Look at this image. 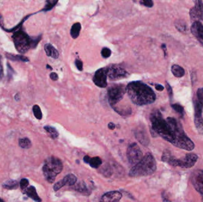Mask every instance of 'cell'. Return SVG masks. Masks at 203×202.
Masks as SVG:
<instances>
[{
  "label": "cell",
  "instance_id": "34",
  "mask_svg": "<svg viewBox=\"0 0 203 202\" xmlns=\"http://www.w3.org/2000/svg\"><path fill=\"white\" fill-rule=\"evenodd\" d=\"M140 3L143 6L149 8H151L154 5L152 0H141Z\"/></svg>",
  "mask_w": 203,
  "mask_h": 202
},
{
  "label": "cell",
  "instance_id": "39",
  "mask_svg": "<svg viewBox=\"0 0 203 202\" xmlns=\"http://www.w3.org/2000/svg\"><path fill=\"white\" fill-rule=\"evenodd\" d=\"M7 68H8V77H12V75L14 72V71L13 69L12 68V67L10 66V64H7Z\"/></svg>",
  "mask_w": 203,
  "mask_h": 202
},
{
  "label": "cell",
  "instance_id": "37",
  "mask_svg": "<svg viewBox=\"0 0 203 202\" xmlns=\"http://www.w3.org/2000/svg\"><path fill=\"white\" fill-rule=\"evenodd\" d=\"M166 88L169 97L170 99H172L173 97V90H172V88L171 86L169 84L168 82H166Z\"/></svg>",
  "mask_w": 203,
  "mask_h": 202
},
{
  "label": "cell",
  "instance_id": "42",
  "mask_svg": "<svg viewBox=\"0 0 203 202\" xmlns=\"http://www.w3.org/2000/svg\"><path fill=\"white\" fill-rule=\"evenodd\" d=\"M155 88L159 91H162L163 90H164L163 86L160 84H157L155 85Z\"/></svg>",
  "mask_w": 203,
  "mask_h": 202
},
{
  "label": "cell",
  "instance_id": "5",
  "mask_svg": "<svg viewBox=\"0 0 203 202\" xmlns=\"http://www.w3.org/2000/svg\"><path fill=\"white\" fill-rule=\"evenodd\" d=\"M12 37L18 52L25 53L31 48L32 38L22 30H18L15 32Z\"/></svg>",
  "mask_w": 203,
  "mask_h": 202
},
{
  "label": "cell",
  "instance_id": "49",
  "mask_svg": "<svg viewBox=\"0 0 203 202\" xmlns=\"http://www.w3.org/2000/svg\"><path fill=\"white\" fill-rule=\"evenodd\" d=\"M202 197H203V196H202Z\"/></svg>",
  "mask_w": 203,
  "mask_h": 202
},
{
  "label": "cell",
  "instance_id": "9",
  "mask_svg": "<svg viewBox=\"0 0 203 202\" xmlns=\"http://www.w3.org/2000/svg\"><path fill=\"white\" fill-rule=\"evenodd\" d=\"M108 68L98 69L94 75L93 78L94 84L100 88H105L107 86Z\"/></svg>",
  "mask_w": 203,
  "mask_h": 202
},
{
  "label": "cell",
  "instance_id": "11",
  "mask_svg": "<svg viewBox=\"0 0 203 202\" xmlns=\"http://www.w3.org/2000/svg\"><path fill=\"white\" fill-rule=\"evenodd\" d=\"M195 6L190 12L192 20L203 21V2L202 0H194Z\"/></svg>",
  "mask_w": 203,
  "mask_h": 202
},
{
  "label": "cell",
  "instance_id": "8",
  "mask_svg": "<svg viewBox=\"0 0 203 202\" xmlns=\"http://www.w3.org/2000/svg\"><path fill=\"white\" fill-rule=\"evenodd\" d=\"M203 104L199 101H195L194 103V123L198 132L201 134H203Z\"/></svg>",
  "mask_w": 203,
  "mask_h": 202
},
{
  "label": "cell",
  "instance_id": "35",
  "mask_svg": "<svg viewBox=\"0 0 203 202\" xmlns=\"http://www.w3.org/2000/svg\"><path fill=\"white\" fill-rule=\"evenodd\" d=\"M29 185V181L26 179H22L20 182V187L22 190H24Z\"/></svg>",
  "mask_w": 203,
  "mask_h": 202
},
{
  "label": "cell",
  "instance_id": "1",
  "mask_svg": "<svg viewBox=\"0 0 203 202\" xmlns=\"http://www.w3.org/2000/svg\"><path fill=\"white\" fill-rule=\"evenodd\" d=\"M150 119L153 136H160L175 145L180 139L186 135L180 122L172 117H168L165 120L158 110L151 113Z\"/></svg>",
  "mask_w": 203,
  "mask_h": 202
},
{
  "label": "cell",
  "instance_id": "18",
  "mask_svg": "<svg viewBox=\"0 0 203 202\" xmlns=\"http://www.w3.org/2000/svg\"><path fill=\"white\" fill-rule=\"evenodd\" d=\"M83 161L85 163L89 164L91 167L93 168H98L102 164V160L98 157V156H95V157H90L89 155H86L83 158Z\"/></svg>",
  "mask_w": 203,
  "mask_h": 202
},
{
  "label": "cell",
  "instance_id": "24",
  "mask_svg": "<svg viewBox=\"0 0 203 202\" xmlns=\"http://www.w3.org/2000/svg\"><path fill=\"white\" fill-rule=\"evenodd\" d=\"M81 24L80 23H76L74 24L71 29L70 34L73 39H76L79 36L80 30H81Z\"/></svg>",
  "mask_w": 203,
  "mask_h": 202
},
{
  "label": "cell",
  "instance_id": "41",
  "mask_svg": "<svg viewBox=\"0 0 203 202\" xmlns=\"http://www.w3.org/2000/svg\"><path fill=\"white\" fill-rule=\"evenodd\" d=\"M3 67L1 61V57H0V79H1L3 77Z\"/></svg>",
  "mask_w": 203,
  "mask_h": 202
},
{
  "label": "cell",
  "instance_id": "40",
  "mask_svg": "<svg viewBox=\"0 0 203 202\" xmlns=\"http://www.w3.org/2000/svg\"><path fill=\"white\" fill-rule=\"evenodd\" d=\"M50 78L53 81L58 80V76L55 72H52L50 74Z\"/></svg>",
  "mask_w": 203,
  "mask_h": 202
},
{
  "label": "cell",
  "instance_id": "36",
  "mask_svg": "<svg viewBox=\"0 0 203 202\" xmlns=\"http://www.w3.org/2000/svg\"><path fill=\"white\" fill-rule=\"evenodd\" d=\"M197 95L198 101L203 104V88H199L198 90Z\"/></svg>",
  "mask_w": 203,
  "mask_h": 202
},
{
  "label": "cell",
  "instance_id": "23",
  "mask_svg": "<svg viewBox=\"0 0 203 202\" xmlns=\"http://www.w3.org/2000/svg\"><path fill=\"white\" fill-rule=\"evenodd\" d=\"M3 187L7 190H16L18 187V182L14 180H8L3 185Z\"/></svg>",
  "mask_w": 203,
  "mask_h": 202
},
{
  "label": "cell",
  "instance_id": "43",
  "mask_svg": "<svg viewBox=\"0 0 203 202\" xmlns=\"http://www.w3.org/2000/svg\"><path fill=\"white\" fill-rule=\"evenodd\" d=\"M162 49L163 52H164L165 57H167V49H166V46L165 44H162Z\"/></svg>",
  "mask_w": 203,
  "mask_h": 202
},
{
  "label": "cell",
  "instance_id": "28",
  "mask_svg": "<svg viewBox=\"0 0 203 202\" xmlns=\"http://www.w3.org/2000/svg\"><path fill=\"white\" fill-rule=\"evenodd\" d=\"M175 26L177 30L182 33H185L188 29L186 24L181 20H177L175 22Z\"/></svg>",
  "mask_w": 203,
  "mask_h": 202
},
{
  "label": "cell",
  "instance_id": "31",
  "mask_svg": "<svg viewBox=\"0 0 203 202\" xmlns=\"http://www.w3.org/2000/svg\"><path fill=\"white\" fill-rule=\"evenodd\" d=\"M171 106H172V109L175 111H176L177 113H178L182 117L184 116V109L182 106H181L180 105L178 104H172Z\"/></svg>",
  "mask_w": 203,
  "mask_h": 202
},
{
  "label": "cell",
  "instance_id": "29",
  "mask_svg": "<svg viewBox=\"0 0 203 202\" xmlns=\"http://www.w3.org/2000/svg\"><path fill=\"white\" fill-rule=\"evenodd\" d=\"M75 189L76 190L78 191L79 192L86 193V195H87V193H89V191L87 189V186L85 184V183H84V182H80L79 184H77V185L76 186Z\"/></svg>",
  "mask_w": 203,
  "mask_h": 202
},
{
  "label": "cell",
  "instance_id": "44",
  "mask_svg": "<svg viewBox=\"0 0 203 202\" xmlns=\"http://www.w3.org/2000/svg\"><path fill=\"white\" fill-rule=\"evenodd\" d=\"M108 127L110 130H114L115 128V125L114 123L110 122L108 124Z\"/></svg>",
  "mask_w": 203,
  "mask_h": 202
},
{
  "label": "cell",
  "instance_id": "6",
  "mask_svg": "<svg viewBox=\"0 0 203 202\" xmlns=\"http://www.w3.org/2000/svg\"><path fill=\"white\" fill-rule=\"evenodd\" d=\"M126 92V87L122 84H116L108 90V100L112 107L122 100Z\"/></svg>",
  "mask_w": 203,
  "mask_h": 202
},
{
  "label": "cell",
  "instance_id": "13",
  "mask_svg": "<svg viewBox=\"0 0 203 202\" xmlns=\"http://www.w3.org/2000/svg\"><path fill=\"white\" fill-rule=\"evenodd\" d=\"M198 160V156L195 154H188L182 159H178V167L185 168H191L195 164Z\"/></svg>",
  "mask_w": 203,
  "mask_h": 202
},
{
  "label": "cell",
  "instance_id": "2",
  "mask_svg": "<svg viewBox=\"0 0 203 202\" xmlns=\"http://www.w3.org/2000/svg\"><path fill=\"white\" fill-rule=\"evenodd\" d=\"M126 92L134 104L145 106L156 100V94L150 87L141 81H133L126 87Z\"/></svg>",
  "mask_w": 203,
  "mask_h": 202
},
{
  "label": "cell",
  "instance_id": "33",
  "mask_svg": "<svg viewBox=\"0 0 203 202\" xmlns=\"http://www.w3.org/2000/svg\"><path fill=\"white\" fill-rule=\"evenodd\" d=\"M101 55L103 58H109L111 55V51L108 47H104L101 51Z\"/></svg>",
  "mask_w": 203,
  "mask_h": 202
},
{
  "label": "cell",
  "instance_id": "17",
  "mask_svg": "<svg viewBox=\"0 0 203 202\" xmlns=\"http://www.w3.org/2000/svg\"><path fill=\"white\" fill-rule=\"evenodd\" d=\"M122 193L118 191L106 193L101 197V201L105 202H119L122 198Z\"/></svg>",
  "mask_w": 203,
  "mask_h": 202
},
{
  "label": "cell",
  "instance_id": "16",
  "mask_svg": "<svg viewBox=\"0 0 203 202\" xmlns=\"http://www.w3.org/2000/svg\"><path fill=\"white\" fill-rule=\"evenodd\" d=\"M192 34L203 45V24L200 21H195L191 27Z\"/></svg>",
  "mask_w": 203,
  "mask_h": 202
},
{
  "label": "cell",
  "instance_id": "20",
  "mask_svg": "<svg viewBox=\"0 0 203 202\" xmlns=\"http://www.w3.org/2000/svg\"><path fill=\"white\" fill-rule=\"evenodd\" d=\"M24 194H26L28 196L31 198L35 202H41L42 200L38 195L37 194L36 190L34 186H29V187H26L24 189Z\"/></svg>",
  "mask_w": 203,
  "mask_h": 202
},
{
  "label": "cell",
  "instance_id": "15",
  "mask_svg": "<svg viewBox=\"0 0 203 202\" xmlns=\"http://www.w3.org/2000/svg\"><path fill=\"white\" fill-rule=\"evenodd\" d=\"M76 181H77V177L75 175L73 174H68L66 176H65L63 179L61 180L60 181H59L54 185L53 190L57 191L65 185H69V186L73 185L76 183Z\"/></svg>",
  "mask_w": 203,
  "mask_h": 202
},
{
  "label": "cell",
  "instance_id": "45",
  "mask_svg": "<svg viewBox=\"0 0 203 202\" xmlns=\"http://www.w3.org/2000/svg\"><path fill=\"white\" fill-rule=\"evenodd\" d=\"M18 96H19V94H16V95L15 96V99H16V101H18V100H19V99H20V98H19V97L18 98Z\"/></svg>",
  "mask_w": 203,
  "mask_h": 202
},
{
  "label": "cell",
  "instance_id": "48",
  "mask_svg": "<svg viewBox=\"0 0 203 202\" xmlns=\"http://www.w3.org/2000/svg\"><path fill=\"white\" fill-rule=\"evenodd\" d=\"M134 2H136V0H133Z\"/></svg>",
  "mask_w": 203,
  "mask_h": 202
},
{
  "label": "cell",
  "instance_id": "19",
  "mask_svg": "<svg viewBox=\"0 0 203 202\" xmlns=\"http://www.w3.org/2000/svg\"><path fill=\"white\" fill-rule=\"evenodd\" d=\"M162 161L167 162L169 165L172 166L178 167V159H176L174 156H172L169 150H165L164 151L162 156Z\"/></svg>",
  "mask_w": 203,
  "mask_h": 202
},
{
  "label": "cell",
  "instance_id": "21",
  "mask_svg": "<svg viewBox=\"0 0 203 202\" xmlns=\"http://www.w3.org/2000/svg\"><path fill=\"white\" fill-rule=\"evenodd\" d=\"M44 49L47 56L53 59H57L58 58L59 53L58 51L52 45L47 43L44 46Z\"/></svg>",
  "mask_w": 203,
  "mask_h": 202
},
{
  "label": "cell",
  "instance_id": "25",
  "mask_svg": "<svg viewBox=\"0 0 203 202\" xmlns=\"http://www.w3.org/2000/svg\"><path fill=\"white\" fill-rule=\"evenodd\" d=\"M44 129L47 131V133L49 134V136L51 138L55 139L58 138L59 133L55 127L49 126H44Z\"/></svg>",
  "mask_w": 203,
  "mask_h": 202
},
{
  "label": "cell",
  "instance_id": "4",
  "mask_svg": "<svg viewBox=\"0 0 203 202\" xmlns=\"http://www.w3.org/2000/svg\"><path fill=\"white\" fill-rule=\"evenodd\" d=\"M63 169L62 161L55 156H49L45 160L42 171L43 175L47 181L53 183L56 177L61 173Z\"/></svg>",
  "mask_w": 203,
  "mask_h": 202
},
{
  "label": "cell",
  "instance_id": "12",
  "mask_svg": "<svg viewBox=\"0 0 203 202\" xmlns=\"http://www.w3.org/2000/svg\"><path fill=\"white\" fill-rule=\"evenodd\" d=\"M191 180L195 190L203 196V170H197L194 171L192 174Z\"/></svg>",
  "mask_w": 203,
  "mask_h": 202
},
{
  "label": "cell",
  "instance_id": "26",
  "mask_svg": "<svg viewBox=\"0 0 203 202\" xmlns=\"http://www.w3.org/2000/svg\"><path fill=\"white\" fill-rule=\"evenodd\" d=\"M6 57L12 61H20L23 62H28L29 59L23 55H14L10 53H6Z\"/></svg>",
  "mask_w": 203,
  "mask_h": 202
},
{
  "label": "cell",
  "instance_id": "46",
  "mask_svg": "<svg viewBox=\"0 0 203 202\" xmlns=\"http://www.w3.org/2000/svg\"><path fill=\"white\" fill-rule=\"evenodd\" d=\"M47 68H49V69H51V70H52V68H51V67H50V66H49V65H47Z\"/></svg>",
  "mask_w": 203,
  "mask_h": 202
},
{
  "label": "cell",
  "instance_id": "38",
  "mask_svg": "<svg viewBox=\"0 0 203 202\" xmlns=\"http://www.w3.org/2000/svg\"><path fill=\"white\" fill-rule=\"evenodd\" d=\"M75 64H76V67L79 71H81L83 70V62L80 60L76 59V61H75Z\"/></svg>",
  "mask_w": 203,
  "mask_h": 202
},
{
  "label": "cell",
  "instance_id": "32",
  "mask_svg": "<svg viewBox=\"0 0 203 202\" xmlns=\"http://www.w3.org/2000/svg\"><path fill=\"white\" fill-rule=\"evenodd\" d=\"M58 0H47V4L46 7H45V10H51L53 7H54L55 5L57 3Z\"/></svg>",
  "mask_w": 203,
  "mask_h": 202
},
{
  "label": "cell",
  "instance_id": "14",
  "mask_svg": "<svg viewBox=\"0 0 203 202\" xmlns=\"http://www.w3.org/2000/svg\"><path fill=\"white\" fill-rule=\"evenodd\" d=\"M135 137L140 143L143 146H147L150 143V139L145 127L139 126L134 131Z\"/></svg>",
  "mask_w": 203,
  "mask_h": 202
},
{
  "label": "cell",
  "instance_id": "27",
  "mask_svg": "<svg viewBox=\"0 0 203 202\" xmlns=\"http://www.w3.org/2000/svg\"><path fill=\"white\" fill-rule=\"evenodd\" d=\"M19 146L23 149H29L32 146V142L28 138L20 139L18 140Z\"/></svg>",
  "mask_w": 203,
  "mask_h": 202
},
{
  "label": "cell",
  "instance_id": "22",
  "mask_svg": "<svg viewBox=\"0 0 203 202\" xmlns=\"http://www.w3.org/2000/svg\"><path fill=\"white\" fill-rule=\"evenodd\" d=\"M171 71L175 77L181 78L185 75V70L178 65H174L172 66Z\"/></svg>",
  "mask_w": 203,
  "mask_h": 202
},
{
  "label": "cell",
  "instance_id": "47",
  "mask_svg": "<svg viewBox=\"0 0 203 202\" xmlns=\"http://www.w3.org/2000/svg\"><path fill=\"white\" fill-rule=\"evenodd\" d=\"M0 202H4V200H3V199H0Z\"/></svg>",
  "mask_w": 203,
  "mask_h": 202
},
{
  "label": "cell",
  "instance_id": "10",
  "mask_svg": "<svg viewBox=\"0 0 203 202\" xmlns=\"http://www.w3.org/2000/svg\"><path fill=\"white\" fill-rule=\"evenodd\" d=\"M129 74L127 72L121 67H110L108 68V76L109 80L114 81L121 80L128 76Z\"/></svg>",
  "mask_w": 203,
  "mask_h": 202
},
{
  "label": "cell",
  "instance_id": "3",
  "mask_svg": "<svg viewBox=\"0 0 203 202\" xmlns=\"http://www.w3.org/2000/svg\"><path fill=\"white\" fill-rule=\"evenodd\" d=\"M156 162L150 153H147L145 156L137 164L134 165L129 173L131 177L147 176L154 173L156 170Z\"/></svg>",
  "mask_w": 203,
  "mask_h": 202
},
{
  "label": "cell",
  "instance_id": "30",
  "mask_svg": "<svg viewBox=\"0 0 203 202\" xmlns=\"http://www.w3.org/2000/svg\"><path fill=\"white\" fill-rule=\"evenodd\" d=\"M33 111L35 117L38 119L41 120L42 118V113L41 111V108L38 105H35L33 107Z\"/></svg>",
  "mask_w": 203,
  "mask_h": 202
},
{
  "label": "cell",
  "instance_id": "7",
  "mask_svg": "<svg viewBox=\"0 0 203 202\" xmlns=\"http://www.w3.org/2000/svg\"><path fill=\"white\" fill-rule=\"evenodd\" d=\"M127 156L128 162L131 164L135 165L142 159L143 152L138 145L136 143H132L128 147Z\"/></svg>",
  "mask_w": 203,
  "mask_h": 202
}]
</instances>
